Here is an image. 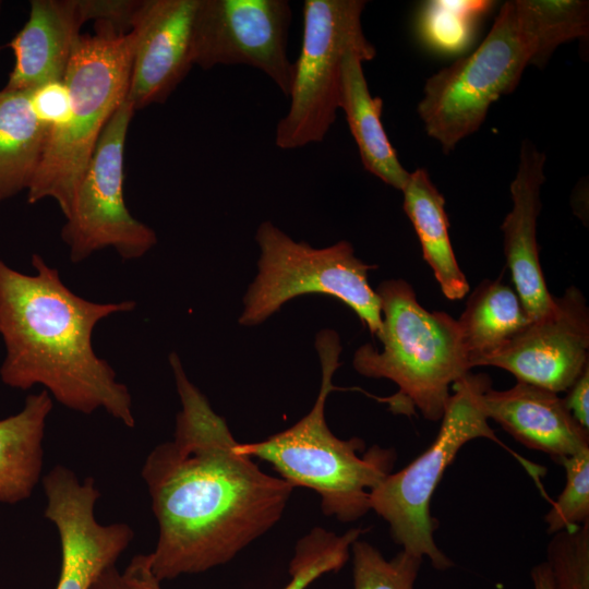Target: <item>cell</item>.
I'll return each instance as SVG.
<instances>
[{"mask_svg":"<svg viewBox=\"0 0 589 589\" xmlns=\"http://www.w3.org/2000/svg\"><path fill=\"white\" fill-rule=\"evenodd\" d=\"M181 410L171 441L146 457L142 477L158 522L147 554L161 582L231 561L281 518L293 486L240 454L225 419L169 356Z\"/></svg>","mask_w":589,"mask_h":589,"instance_id":"obj_1","label":"cell"},{"mask_svg":"<svg viewBox=\"0 0 589 589\" xmlns=\"http://www.w3.org/2000/svg\"><path fill=\"white\" fill-rule=\"evenodd\" d=\"M34 275L0 259V335L5 357L1 381L17 389L41 385L62 406L91 414L104 409L134 428L132 399L111 365L94 351L95 326L130 312L132 300L99 303L73 292L59 271L33 254Z\"/></svg>","mask_w":589,"mask_h":589,"instance_id":"obj_2","label":"cell"},{"mask_svg":"<svg viewBox=\"0 0 589 589\" xmlns=\"http://www.w3.org/2000/svg\"><path fill=\"white\" fill-rule=\"evenodd\" d=\"M322 384L312 409L296 424L256 443H238L237 450L269 462L293 488L315 491L326 516L351 522L370 507V492L393 470L396 453L373 445L366 452L359 437L338 438L325 420L326 398L336 387L341 346L336 332L324 329L315 340Z\"/></svg>","mask_w":589,"mask_h":589,"instance_id":"obj_3","label":"cell"},{"mask_svg":"<svg viewBox=\"0 0 589 589\" xmlns=\"http://www.w3.org/2000/svg\"><path fill=\"white\" fill-rule=\"evenodd\" d=\"M382 351L370 344L357 349L352 364L368 377L387 378L398 392L385 399L392 411L407 416L419 409L424 419H442L450 386L471 371L457 321L428 311L404 279L383 281L376 290Z\"/></svg>","mask_w":589,"mask_h":589,"instance_id":"obj_4","label":"cell"},{"mask_svg":"<svg viewBox=\"0 0 589 589\" xmlns=\"http://www.w3.org/2000/svg\"><path fill=\"white\" fill-rule=\"evenodd\" d=\"M133 55L131 32L121 35L96 24V34L81 36L68 64L64 82L70 116L49 136L43 159L27 190V202L53 199L64 217L76 188L112 113L127 98Z\"/></svg>","mask_w":589,"mask_h":589,"instance_id":"obj_5","label":"cell"},{"mask_svg":"<svg viewBox=\"0 0 589 589\" xmlns=\"http://www.w3.org/2000/svg\"><path fill=\"white\" fill-rule=\"evenodd\" d=\"M537 28L526 0L505 2L471 53L426 80L418 113L445 154L485 120L493 103L515 89L538 53Z\"/></svg>","mask_w":589,"mask_h":589,"instance_id":"obj_6","label":"cell"},{"mask_svg":"<svg viewBox=\"0 0 589 589\" xmlns=\"http://www.w3.org/2000/svg\"><path fill=\"white\" fill-rule=\"evenodd\" d=\"M490 387L485 374L469 372L455 382L435 440L370 492V507L388 524L394 542L414 556L428 557L438 570L450 568L453 562L435 542L431 498L446 468L466 443L480 437L500 442L489 425L482 401Z\"/></svg>","mask_w":589,"mask_h":589,"instance_id":"obj_7","label":"cell"},{"mask_svg":"<svg viewBox=\"0 0 589 589\" xmlns=\"http://www.w3.org/2000/svg\"><path fill=\"white\" fill-rule=\"evenodd\" d=\"M255 240L259 273L243 298L240 324L257 325L287 301L317 293L344 302L372 335H378L381 301L368 281V272L376 266L358 259L348 241L315 249L294 241L271 221L260 225Z\"/></svg>","mask_w":589,"mask_h":589,"instance_id":"obj_8","label":"cell"},{"mask_svg":"<svg viewBox=\"0 0 589 589\" xmlns=\"http://www.w3.org/2000/svg\"><path fill=\"white\" fill-rule=\"evenodd\" d=\"M363 0H305L301 49L293 62L290 106L278 121L275 144L294 149L324 140L336 119L344 57L356 51L376 56L364 35Z\"/></svg>","mask_w":589,"mask_h":589,"instance_id":"obj_9","label":"cell"},{"mask_svg":"<svg viewBox=\"0 0 589 589\" xmlns=\"http://www.w3.org/2000/svg\"><path fill=\"white\" fill-rule=\"evenodd\" d=\"M134 112L127 98L121 101L106 123L76 188L61 229L73 263L106 248H112L122 260H136L157 242L155 231L133 217L124 202V147Z\"/></svg>","mask_w":589,"mask_h":589,"instance_id":"obj_10","label":"cell"},{"mask_svg":"<svg viewBox=\"0 0 589 589\" xmlns=\"http://www.w3.org/2000/svg\"><path fill=\"white\" fill-rule=\"evenodd\" d=\"M291 16L287 0H199L192 28L193 64L204 70L237 64L255 68L289 97Z\"/></svg>","mask_w":589,"mask_h":589,"instance_id":"obj_11","label":"cell"},{"mask_svg":"<svg viewBox=\"0 0 589 589\" xmlns=\"http://www.w3.org/2000/svg\"><path fill=\"white\" fill-rule=\"evenodd\" d=\"M482 365L506 370L517 382L566 392L589 365V309L584 294L572 286L554 297L543 316L530 321L476 366Z\"/></svg>","mask_w":589,"mask_h":589,"instance_id":"obj_12","label":"cell"},{"mask_svg":"<svg viewBox=\"0 0 589 589\" xmlns=\"http://www.w3.org/2000/svg\"><path fill=\"white\" fill-rule=\"evenodd\" d=\"M45 517L59 534L61 567L56 589H91L99 576L115 566L134 532L125 522L101 525L95 517L100 496L94 478L81 481L62 465L44 478Z\"/></svg>","mask_w":589,"mask_h":589,"instance_id":"obj_13","label":"cell"},{"mask_svg":"<svg viewBox=\"0 0 589 589\" xmlns=\"http://www.w3.org/2000/svg\"><path fill=\"white\" fill-rule=\"evenodd\" d=\"M199 0H140L131 23L133 55L127 100L134 110L167 100L193 64Z\"/></svg>","mask_w":589,"mask_h":589,"instance_id":"obj_14","label":"cell"},{"mask_svg":"<svg viewBox=\"0 0 589 589\" xmlns=\"http://www.w3.org/2000/svg\"><path fill=\"white\" fill-rule=\"evenodd\" d=\"M545 155L533 144L521 145L519 165L510 183L512 211L501 229L504 253L512 279L530 321L543 316L553 305L554 297L546 288L537 243V219L541 211V187Z\"/></svg>","mask_w":589,"mask_h":589,"instance_id":"obj_15","label":"cell"},{"mask_svg":"<svg viewBox=\"0 0 589 589\" xmlns=\"http://www.w3.org/2000/svg\"><path fill=\"white\" fill-rule=\"evenodd\" d=\"M482 401L489 419L524 446L549 455L555 462L589 449V431L554 392L517 382L505 390L488 388Z\"/></svg>","mask_w":589,"mask_h":589,"instance_id":"obj_16","label":"cell"},{"mask_svg":"<svg viewBox=\"0 0 589 589\" xmlns=\"http://www.w3.org/2000/svg\"><path fill=\"white\" fill-rule=\"evenodd\" d=\"M85 22L80 0H32L28 20L9 43L15 61L4 88L63 80Z\"/></svg>","mask_w":589,"mask_h":589,"instance_id":"obj_17","label":"cell"},{"mask_svg":"<svg viewBox=\"0 0 589 589\" xmlns=\"http://www.w3.org/2000/svg\"><path fill=\"white\" fill-rule=\"evenodd\" d=\"M364 58L348 52L341 62L339 108L345 112L365 170L386 184L402 190L409 173L387 137L381 117L383 100L371 95L362 64Z\"/></svg>","mask_w":589,"mask_h":589,"instance_id":"obj_18","label":"cell"},{"mask_svg":"<svg viewBox=\"0 0 589 589\" xmlns=\"http://www.w3.org/2000/svg\"><path fill=\"white\" fill-rule=\"evenodd\" d=\"M52 398L45 389L28 395L17 413L0 420V502L28 498L40 479L43 440Z\"/></svg>","mask_w":589,"mask_h":589,"instance_id":"obj_19","label":"cell"},{"mask_svg":"<svg viewBox=\"0 0 589 589\" xmlns=\"http://www.w3.org/2000/svg\"><path fill=\"white\" fill-rule=\"evenodd\" d=\"M401 192L404 211L413 225L423 259L432 268L443 294L449 300L462 299L469 291V284L450 244L443 195L422 168L409 173Z\"/></svg>","mask_w":589,"mask_h":589,"instance_id":"obj_20","label":"cell"},{"mask_svg":"<svg viewBox=\"0 0 589 589\" xmlns=\"http://www.w3.org/2000/svg\"><path fill=\"white\" fill-rule=\"evenodd\" d=\"M49 140L28 91H0V202L28 190Z\"/></svg>","mask_w":589,"mask_h":589,"instance_id":"obj_21","label":"cell"},{"mask_svg":"<svg viewBox=\"0 0 589 589\" xmlns=\"http://www.w3.org/2000/svg\"><path fill=\"white\" fill-rule=\"evenodd\" d=\"M456 321L471 369L530 322L517 292L501 279L479 284Z\"/></svg>","mask_w":589,"mask_h":589,"instance_id":"obj_22","label":"cell"},{"mask_svg":"<svg viewBox=\"0 0 589 589\" xmlns=\"http://www.w3.org/2000/svg\"><path fill=\"white\" fill-rule=\"evenodd\" d=\"M362 532L352 528L338 536L323 528L312 529L296 544L289 564L290 580L283 589H306L324 574L339 570ZM122 575L131 589H163L149 569L147 554L133 556Z\"/></svg>","mask_w":589,"mask_h":589,"instance_id":"obj_23","label":"cell"},{"mask_svg":"<svg viewBox=\"0 0 589 589\" xmlns=\"http://www.w3.org/2000/svg\"><path fill=\"white\" fill-rule=\"evenodd\" d=\"M493 1H428L419 15L423 40L436 51L456 53L466 48Z\"/></svg>","mask_w":589,"mask_h":589,"instance_id":"obj_24","label":"cell"},{"mask_svg":"<svg viewBox=\"0 0 589 589\" xmlns=\"http://www.w3.org/2000/svg\"><path fill=\"white\" fill-rule=\"evenodd\" d=\"M538 33L536 67L542 68L562 44L588 36L589 4L582 0H527Z\"/></svg>","mask_w":589,"mask_h":589,"instance_id":"obj_25","label":"cell"},{"mask_svg":"<svg viewBox=\"0 0 589 589\" xmlns=\"http://www.w3.org/2000/svg\"><path fill=\"white\" fill-rule=\"evenodd\" d=\"M352 555L353 589H414L423 558L404 550L386 560L363 540H356Z\"/></svg>","mask_w":589,"mask_h":589,"instance_id":"obj_26","label":"cell"},{"mask_svg":"<svg viewBox=\"0 0 589 589\" xmlns=\"http://www.w3.org/2000/svg\"><path fill=\"white\" fill-rule=\"evenodd\" d=\"M545 563L553 589H589V520L554 533Z\"/></svg>","mask_w":589,"mask_h":589,"instance_id":"obj_27","label":"cell"},{"mask_svg":"<svg viewBox=\"0 0 589 589\" xmlns=\"http://www.w3.org/2000/svg\"><path fill=\"white\" fill-rule=\"evenodd\" d=\"M560 465L565 469L566 482L544 517L550 534L589 520V449L564 458Z\"/></svg>","mask_w":589,"mask_h":589,"instance_id":"obj_28","label":"cell"},{"mask_svg":"<svg viewBox=\"0 0 589 589\" xmlns=\"http://www.w3.org/2000/svg\"><path fill=\"white\" fill-rule=\"evenodd\" d=\"M32 106L49 130V136L61 129L70 116V93L64 80L46 82L29 89Z\"/></svg>","mask_w":589,"mask_h":589,"instance_id":"obj_29","label":"cell"},{"mask_svg":"<svg viewBox=\"0 0 589 589\" xmlns=\"http://www.w3.org/2000/svg\"><path fill=\"white\" fill-rule=\"evenodd\" d=\"M87 21L111 27L118 34H128L140 0H80Z\"/></svg>","mask_w":589,"mask_h":589,"instance_id":"obj_30","label":"cell"},{"mask_svg":"<svg viewBox=\"0 0 589 589\" xmlns=\"http://www.w3.org/2000/svg\"><path fill=\"white\" fill-rule=\"evenodd\" d=\"M566 392L567 396L563 398L565 406L574 419L589 431V365Z\"/></svg>","mask_w":589,"mask_h":589,"instance_id":"obj_31","label":"cell"},{"mask_svg":"<svg viewBox=\"0 0 589 589\" xmlns=\"http://www.w3.org/2000/svg\"><path fill=\"white\" fill-rule=\"evenodd\" d=\"M91 589H131L116 565L107 568Z\"/></svg>","mask_w":589,"mask_h":589,"instance_id":"obj_32","label":"cell"},{"mask_svg":"<svg viewBox=\"0 0 589 589\" xmlns=\"http://www.w3.org/2000/svg\"><path fill=\"white\" fill-rule=\"evenodd\" d=\"M530 576L533 589H553L550 569L545 562L533 566Z\"/></svg>","mask_w":589,"mask_h":589,"instance_id":"obj_33","label":"cell"},{"mask_svg":"<svg viewBox=\"0 0 589 589\" xmlns=\"http://www.w3.org/2000/svg\"><path fill=\"white\" fill-rule=\"evenodd\" d=\"M0 7H1V2H0ZM0 50H1V47H0Z\"/></svg>","mask_w":589,"mask_h":589,"instance_id":"obj_34","label":"cell"}]
</instances>
